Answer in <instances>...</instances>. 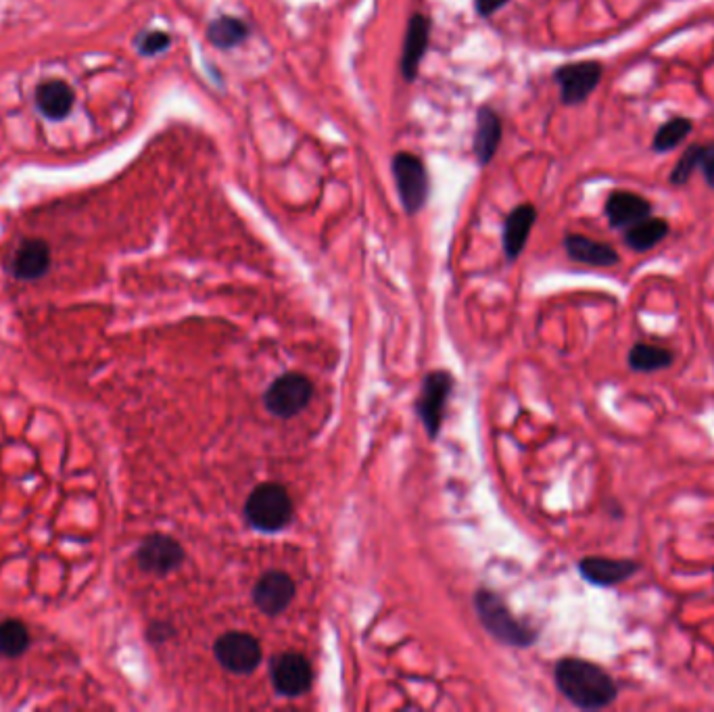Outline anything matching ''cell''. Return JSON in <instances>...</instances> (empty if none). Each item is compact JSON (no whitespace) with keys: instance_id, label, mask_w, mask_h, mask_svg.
Listing matches in <instances>:
<instances>
[{"instance_id":"cell-27","label":"cell","mask_w":714,"mask_h":712,"mask_svg":"<svg viewBox=\"0 0 714 712\" xmlns=\"http://www.w3.org/2000/svg\"><path fill=\"white\" fill-rule=\"evenodd\" d=\"M698 172H702L706 184L714 191V142H706L700 149Z\"/></svg>"},{"instance_id":"cell-23","label":"cell","mask_w":714,"mask_h":712,"mask_svg":"<svg viewBox=\"0 0 714 712\" xmlns=\"http://www.w3.org/2000/svg\"><path fill=\"white\" fill-rule=\"evenodd\" d=\"M694 132V122L689 120V117L683 115H675L671 120H666L654 134L652 138V153L662 155V153H671L677 147L683 145V140Z\"/></svg>"},{"instance_id":"cell-17","label":"cell","mask_w":714,"mask_h":712,"mask_svg":"<svg viewBox=\"0 0 714 712\" xmlns=\"http://www.w3.org/2000/svg\"><path fill=\"white\" fill-rule=\"evenodd\" d=\"M34 101L38 111L49 117L53 122L65 120V117L74 109L76 103V92L67 82L63 80H46L36 88Z\"/></svg>"},{"instance_id":"cell-16","label":"cell","mask_w":714,"mask_h":712,"mask_svg":"<svg viewBox=\"0 0 714 712\" xmlns=\"http://www.w3.org/2000/svg\"><path fill=\"white\" fill-rule=\"evenodd\" d=\"M428 38H431V19L416 13L406 32V42H403V55H401V74L406 80H414L418 76L420 61L426 53Z\"/></svg>"},{"instance_id":"cell-2","label":"cell","mask_w":714,"mask_h":712,"mask_svg":"<svg viewBox=\"0 0 714 712\" xmlns=\"http://www.w3.org/2000/svg\"><path fill=\"white\" fill-rule=\"evenodd\" d=\"M474 606L476 612H479V619L485 625V629L493 637H497L499 642L516 648H529L531 644H535L537 633L522 621H518L508 610V606L499 600L497 593L487 589L476 591Z\"/></svg>"},{"instance_id":"cell-19","label":"cell","mask_w":714,"mask_h":712,"mask_svg":"<svg viewBox=\"0 0 714 712\" xmlns=\"http://www.w3.org/2000/svg\"><path fill=\"white\" fill-rule=\"evenodd\" d=\"M499 142H502V120L491 107H481L479 115H476V132L472 142L476 161L487 165L493 159Z\"/></svg>"},{"instance_id":"cell-20","label":"cell","mask_w":714,"mask_h":712,"mask_svg":"<svg viewBox=\"0 0 714 712\" xmlns=\"http://www.w3.org/2000/svg\"><path fill=\"white\" fill-rule=\"evenodd\" d=\"M671 232V224L664 218L648 216L625 230V245L635 253H646L660 245Z\"/></svg>"},{"instance_id":"cell-24","label":"cell","mask_w":714,"mask_h":712,"mask_svg":"<svg viewBox=\"0 0 714 712\" xmlns=\"http://www.w3.org/2000/svg\"><path fill=\"white\" fill-rule=\"evenodd\" d=\"M30 648V631L19 619H7L0 623V656L19 658Z\"/></svg>"},{"instance_id":"cell-21","label":"cell","mask_w":714,"mask_h":712,"mask_svg":"<svg viewBox=\"0 0 714 712\" xmlns=\"http://www.w3.org/2000/svg\"><path fill=\"white\" fill-rule=\"evenodd\" d=\"M629 368L639 374H654L660 370L671 368L675 362V353L666 347L658 345H648V343H637L629 349L627 355Z\"/></svg>"},{"instance_id":"cell-26","label":"cell","mask_w":714,"mask_h":712,"mask_svg":"<svg viewBox=\"0 0 714 712\" xmlns=\"http://www.w3.org/2000/svg\"><path fill=\"white\" fill-rule=\"evenodd\" d=\"M170 46H172V36L168 32H161V30H151V32H145L136 38V49L140 55H145V57H155L163 51H168Z\"/></svg>"},{"instance_id":"cell-9","label":"cell","mask_w":714,"mask_h":712,"mask_svg":"<svg viewBox=\"0 0 714 712\" xmlns=\"http://www.w3.org/2000/svg\"><path fill=\"white\" fill-rule=\"evenodd\" d=\"M451 389H454V378H451L449 372L439 370V372H431L424 378L422 395L418 399V414L426 433L431 437H437L441 431Z\"/></svg>"},{"instance_id":"cell-28","label":"cell","mask_w":714,"mask_h":712,"mask_svg":"<svg viewBox=\"0 0 714 712\" xmlns=\"http://www.w3.org/2000/svg\"><path fill=\"white\" fill-rule=\"evenodd\" d=\"M508 5V0H474L476 13L481 17H489L493 13H497L499 9H504Z\"/></svg>"},{"instance_id":"cell-4","label":"cell","mask_w":714,"mask_h":712,"mask_svg":"<svg viewBox=\"0 0 714 712\" xmlns=\"http://www.w3.org/2000/svg\"><path fill=\"white\" fill-rule=\"evenodd\" d=\"M602 78L604 65L598 61L566 63L554 71V82L560 86V101L566 107L583 105L598 90Z\"/></svg>"},{"instance_id":"cell-14","label":"cell","mask_w":714,"mask_h":712,"mask_svg":"<svg viewBox=\"0 0 714 712\" xmlns=\"http://www.w3.org/2000/svg\"><path fill=\"white\" fill-rule=\"evenodd\" d=\"M564 249L566 255L577 261V264H585L591 268H612L621 261V255L616 253V249L608 243L593 241L585 234H566L564 236Z\"/></svg>"},{"instance_id":"cell-12","label":"cell","mask_w":714,"mask_h":712,"mask_svg":"<svg viewBox=\"0 0 714 712\" xmlns=\"http://www.w3.org/2000/svg\"><path fill=\"white\" fill-rule=\"evenodd\" d=\"M641 571V564L635 560H614L604 556H587L579 562L581 577L598 587H614L629 581Z\"/></svg>"},{"instance_id":"cell-3","label":"cell","mask_w":714,"mask_h":712,"mask_svg":"<svg viewBox=\"0 0 714 712\" xmlns=\"http://www.w3.org/2000/svg\"><path fill=\"white\" fill-rule=\"evenodd\" d=\"M245 516L259 531L274 533L284 529L293 518V502L289 491L276 483L259 485L249 495Z\"/></svg>"},{"instance_id":"cell-13","label":"cell","mask_w":714,"mask_h":712,"mask_svg":"<svg viewBox=\"0 0 714 712\" xmlns=\"http://www.w3.org/2000/svg\"><path fill=\"white\" fill-rule=\"evenodd\" d=\"M654 205L646 197H641L631 191H614L606 199L604 213L614 230H627L629 226L637 224L639 220H644L652 216Z\"/></svg>"},{"instance_id":"cell-6","label":"cell","mask_w":714,"mask_h":712,"mask_svg":"<svg viewBox=\"0 0 714 712\" xmlns=\"http://www.w3.org/2000/svg\"><path fill=\"white\" fill-rule=\"evenodd\" d=\"M312 395V381L303 374L289 372L276 378L266 391V408L278 418H291L309 406Z\"/></svg>"},{"instance_id":"cell-25","label":"cell","mask_w":714,"mask_h":712,"mask_svg":"<svg viewBox=\"0 0 714 712\" xmlns=\"http://www.w3.org/2000/svg\"><path fill=\"white\" fill-rule=\"evenodd\" d=\"M700 149H702V142H696V145L687 147L683 151V155L677 159L675 168L671 172V178H669L673 186H685L689 180H692V176L698 172Z\"/></svg>"},{"instance_id":"cell-8","label":"cell","mask_w":714,"mask_h":712,"mask_svg":"<svg viewBox=\"0 0 714 712\" xmlns=\"http://www.w3.org/2000/svg\"><path fill=\"white\" fill-rule=\"evenodd\" d=\"M136 562L140 566V571L165 577L178 571L180 564L184 562V550L174 537L155 533L140 543V548L136 552Z\"/></svg>"},{"instance_id":"cell-5","label":"cell","mask_w":714,"mask_h":712,"mask_svg":"<svg viewBox=\"0 0 714 712\" xmlns=\"http://www.w3.org/2000/svg\"><path fill=\"white\" fill-rule=\"evenodd\" d=\"M397 193L408 213H418L428 199V174L424 163L412 153H397L391 161Z\"/></svg>"},{"instance_id":"cell-29","label":"cell","mask_w":714,"mask_h":712,"mask_svg":"<svg viewBox=\"0 0 714 712\" xmlns=\"http://www.w3.org/2000/svg\"><path fill=\"white\" fill-rule=\"evenodd\" d=\"M149 635H151V639H153V642H157V644H161V642H165V639H168V637H172L174 635V629H172V625H165V623H155L151 629H149Z\"/></svg>"},{"instance_id":"cell-15","label":"cell","mask_w":714,"mask_h":712,"mask_svg":"<svg viewBox=\"0 0 714 712\" xmlns=\"http://www.w3.org/2000/svg\"><path fill=\"white\" fill-rule=\"evenodd\" d=\"M51 268V249L42 239L23 241L13 259H11V274L17 280L32 282L42 278Z\"/></svg>"},{"instance_id":"cell-1","label":"cell","mask_w":714,"mask_h":712,"mask_svg":"<svg viewBox=\"0 0 714 712\" xmlns=\"http://www.w3.org/2000/svg\"><path fill=\"white\" fill-rule=\"evenodd\" d=\"M554 677L560 694L581 710H602L618 698L614 679L598 664L583 658H562Z\"/></svg>"},{"instance_id":"cell-22","label":"cell","mask_w":714,"mask_h":712,"mask_svg":"<svg viewBox=\"0 0 714 712\" xmlns=\"http://www.w3.org/2000/svg\"><path fill=\"white\" fill-rule=\"evenodd\" d=\"M249 34H251V28L247 26V23L243 19L230 17V15L213 19L207 26V40L213 46H218V49H224V51H230V49H234V46L243 44L249 38Z\"/></svg>"},{"instance_id":"cell-11","label":"cell","mask_w":714,"mask_h":712,"mask_svg":"<svg viewBox=\"0 0 714 712\" xmlns=\"http://www.w3.org/2000/svg\"><path fill=\"white\" fill-rule=\"evenodd\" d=\"M295 598V581L282 571H270L261 575L253 587L255 606L270 616H276L289 608Z\"/></svg>"},{"instance_id":"cell-10","label":"cell","mask_w":714,"mask_h":712,"mask_svg":"<svg viewBox=\"0 0 714 712\" xmlns=\"http://www.w3.org/2000/svg\"><path fill=\"white\" fill-rule=\"evenodd\" d=\"M272 683L280 696L297 698L305 694L314 681V671L309 660L297 652H284L272 660Z\"/></svg>"},{"instance_id":"cell-18","label":"cell","mask_w":714,"mask_h":712,"mask_svg":"<svg viewBox=\"0 0 714 712\" xmlns=\"http://www.w3.org/2000/svg\"><path fill=\"white\" fill-rule=\"evenodd\" d=\"M537 222V209L529 203L518 205L510 211L504 224V251L508 259H516L525 249L529 234Z\"/></svg>"},{"instance_id":"cell-7","label":"cell","mask_w":714,"mask_h":712,"mask_svg":"<svg viewBox=\"0 0 714 712\" xmlns=\"http://www.w3.org/2000/svg\"><path fill=\"white\" fill-rule=\"evenodd\" d=\"M218 662L230 673L249 675L261 662V646L249 633H224L213 646Z\"/></svg>"}]
</instances>
